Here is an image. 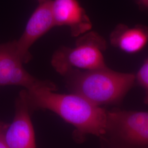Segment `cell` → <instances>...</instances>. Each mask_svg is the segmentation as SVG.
Here are the masks:
<instances>
[{
    "label": "cell",
    "instance_id": "6da1fadb",
    "mask_svg": "<svg viewBox=\"0 0 148 148\" xmlns=\"http://www.w3.org/2000/svg\"><path fill=\"white\" fill-rule=\"evenodd\" d=\"M56 88L41 86L25 90L30 110L47 109L73 125L81 134L106 136L108 111L82 96L54 92Z\"/></svg>",
    "mask_w": 148,
    "mask_h": 148
},
{
    "label": "cell",
    "instance_id": "7a4b0ae2",
    "mask_svg": "<svg viewBox=\"0 0 148 148\" xmlns=\"http://www.w3.org/2000/svg\"><path fill=\"white\" fill-rule=\"evenodd\" d=\"M64 76L71 93L98 106L120 101L136 79L133 74L117 72L108 67L86 71L74 68Z\"/></svg>",
    "mask_w": 148,
    "mask_h": 148
},
{
    "label": "cell",
    "instance_id": "3957f363",
    "mask_svg": "<svg viewBox=\"0 0 148 148\" xmlns=\"http://www.w3.org/2000/svg\"><path fill=\"white\" fill-rule=\"evenodd\" d=\"M106 48L104 38L95 32H87L76 41L74 47L63 46L53 54L51 65L64 76L70 69L93 70L106 68L103 52Z\"/></svg>",
    "mask_w": 148,
    "mask_h": 148
},
{
    "label": "cell",
    "instance_id": "277c9868",
    "mask_svg": "<svg viewBox=\"0 0 148 148\" xmlns=\"http://www.w3.org/2000/svg\"><path fill=\"white\" fill-rule=\"evenodd\" d=\"M106 137L123 148H148V112L108 111Z\"/></svg>",
    "mask_w": 148,
    "mask_h": 148
},
{
    "label": "cell",
    "instance_id": "5b68a950",
    "mask_svg": "<svg viewBox=\"0 0 148 148\" xmlns=\"http://www.w3.org/2000/svg\"><path fill=\"white\" fill-rule=\"evenodd\" d=\"M23 64L17 52L16 41L0 44V86H20L26 90L41 86L56 88L52 82L32 76Z\"/></svg>",
    "mask_w": 148,
    "mask_h": 148
},
{
    "label": "cell",
    "instance_id": "8992f818",
    "mask_svg": "<svg viewBox=\"0 0 148 148\" xmlns=\"http://www.w3.org/2000/svg\"><path fill=\"white\" fill-rule=\"evenodd\" d=\"M52 0L40 3L27 23L25 30L16 40L17 52L24 64L32 59L30 48L39 38L55 27L52 11Z\"/></svg>",
    "mask_w": 148,
    "mask_h": 148
},
{
    "label": "cell",
    "instance_id": "52a82bcc",
    "mask_svg": "<svg viewBox=\"0 0 148 148\" xmlns=\"http://www.w3.org/2000/svg\"><path fill=\"white\" fill-rule=\"evenodd\" d=\"M30 110L23 90L16 99L14 119L5 130L4 137L8 148H36Z\"/></svg>",
    "mask_w": 148,
    "mask_h": 148
},
{
    "label": "cell",
    "instance_id": "ba28073f",
    "mask_svg": "<svg viewBox=\"0 0 148 148\" xmlns=\"http://www.w3.org/2000/svg\"><path fill=\"white\" fill-rule=\"evenodd\" d=\"M52 11L55 27H69L74 37L79 36L92 28L89 17L77 0L52 1Z\"/></svg>",
    "mask_w": 148,
    "mask_h": 148
},
{
    "label": "cell",
    "instance_id": "9c48e42d",
    "mask_svg": "<svg viewBox=\"0 0 148 148\" xmlns=\"http://www.w3.org/2000/svg\"><path fill=\"white\" fill-rule=\"evenodd\" d=\"M111 45L127 53H134L142 50L148 42V27L137 25L129 27L120 24L112 32Z\"/></svg>",
    "mask_w": 148,
    "mask_h": 148
},
{
    "label": "cell",
    "instance_id": "30bf717a",
    "mask_svg": "<svg viewBox=\"0 0 148 148\" xmlns=\"http://www.w3.org/2000/svg\"><path fill=\"white\" fill-rule=\"evenodd\" d=\"M137 79L145 90V103L148 104V59L139 70L137 75Z\"/></svg>",
    "mask_w": 148,
    "mask_h": 148
},
{
    "label": "cell",
    "instance_id": "8fae6325",
    "mask_svg": "<svg viewBox=\"0 0 148 148\" xmlns=\"http://www.w3.org/2000/svg\"><path fill=\"white\" fill-rule=\"evenodd\" d=\"M6 126V125L0 123V148H9L4 137V132Z\"/></svg>",
    "mask_w": 148,
    "mask_h": 148
},
{
    "label": "cell",
    "instance_id": "7c38bea8",
    "mask_svg": "<svg viewBox=\"0 0 148 148\" xmlns=\"http://www.w3.org/2000/svg\"><path fill=\"white\" fill-rule=\"evenodd\" d=\"M139 1L142 5L148 8V0H139Z\"/></svg>",
    "mask_w": 148,
    "mask_h": 148
},
{
    "label": "cell",
    "instance_id": "4fadbf2b",
    "mask_svg": "<svg viewBox=\"0 0 148 148\" xmlns=\"http://www.w3.org/2000/svg\"><path fill=\"white\" fill-rule=\"evenodd\" d=\"M37 1L39 2V4H40V3H42V2L47 1V0H37Z\"/></svg>",
    "mask_w": 148,
    "mask_h": 148
}]
</instances>
